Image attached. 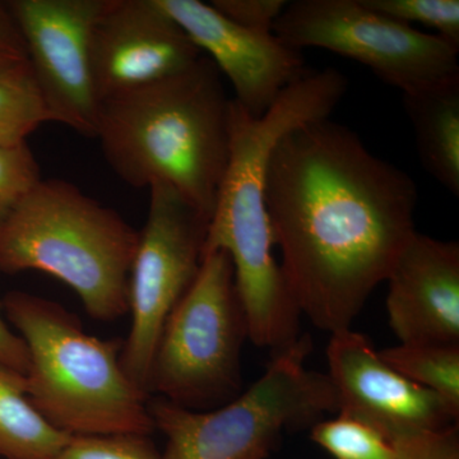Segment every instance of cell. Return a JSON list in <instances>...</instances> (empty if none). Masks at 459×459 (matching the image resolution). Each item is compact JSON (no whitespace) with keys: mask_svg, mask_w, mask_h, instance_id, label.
Returning a JSON list of instances; mask_svg holds the SVG:
<instances>
[{"mask_svg":"<svg viewBox=\"0 0 459 459\" xmlns=\"http://www.w3.org/2000/svg\"><path fill=\"white\" fill-rule=\"evenodd\" d=\"M2 312L25 341L26 395L48 422L71 437L155 431L148 395L123 370V341L87 333L56 301L9 291Z\"/></svg>","mask_w":459,"mask_h":459,"instance_id":"277c9868","label":"cell"},{"mask_svg":"<svg viewBox=\"0 0 459 459\" xmlns=\"http://www.w3.org/2000/svg\"><path fill=\"white\" fill-rule=\"evenodd\" d=\"M41 180L29 146L0 147V225Z\"/></svg>","mask_w":459,"mask_h":459,"instance_id":"7402d4cb","label":"cell"},{"mask_svg":"<svg viewBox=\"0 0 459 459\" xmlns=\"http://www.w3.org/2000/svg\"><path fill=\"white\" fill-rule=\"evenodd\" d=\"M204 54L156 0H108L93 25L91 75L99 104L186 71Z\"/></svg>","mask_w":459,"mask_h":459,"instance_id":"8fae6325","label":"cell"},{"mask_svg":"<svg viewBox=\"0 0 459 459\" xmlns=\"http://www.w3.org/2000/svg\"><path fill=\"white\" fill-rule=\"evenodd\" d=\"M346 90V77L325 68L309 71L287 87L259 117L231 99L229 164L208 225L204 255L214 250L228 253L246 312L247 338L272 352L300 337L301 314L273 255L264 201L268 162L283 135L303 124L327 119Z\"/></svg>","mask_w":459,"mask_h":459,"instance_id":"7a4b0ae2","label":"cell"},{"mask_svg":"<svg viewBox=\"0 0 459 459\" xmlns=\"http://www.w3.org/2000/svg\"><path fill=\"white\" fill-rule=\"evenodd\" d=\"M418 186L327 119L292 129L272 151L264 201L274 247L301 316L351 329L415 234Z\"/></svg>","mask_w":459,"mask_h":459,"instance_id":"6da1fadb","label":"cell"},{"mask_svg":"<svg viewBox=\"0 0 459 459\" xmlns=\"http://www.w3.org/2000/svg\"><path fill=\"white\" fill-rule=\"evenodd\" d=\"M56 459H164V455L150 435H77Z\"/></svg>","mask_w":459,"mask_h":459,"instance_id":"44dd1931","label":"cell"},{"mask_svg":"<svg viewBox=\"0 0 459 459\" xmlns=\"http://www.w3.org/2000/svg\"><path fill=\"white\" fill-rule=\"evenodd\" d=\"M312 338L303 334L272 353L262 377L229 403L192 411L148 398L155 430L165 435L164 459H267L285 431L312 428L340 403L328 374L307 369Z\"/></svg>","mask_w":459,"mask_h":459,"instance_id":"8992f818","label":"cell"},{"mask_svg":"<svg viewBox=\"0 0 459 459\" xmlns=\"http://www.w3.org/2000/svg\"><path fill=\"white\" fill-rule=\"evenodd\" d=\"M71 437L35 410L25 377L0 365V458L56 459Z\"/></svg>","mask_w":459,"mask_h":459,"instance_id":"2e32d148","label":"cell"},{"mask_svg":"<svg viewBox=\"0 0 459 459\" xmlns=\"http://www.w3.org/2000/svg\"><path fill=\"white\" fill-rule=\"evenodd\" d=\"M53 117L29 60L0 66V147H20Z\"/></svg>","mask_w":459,"mask_h":459,"instance_id":"ac0fdd59","label":"cell"},{"mask_svg":"<svg viewBox=\"0 0 459 459\" xmlns=\"http://www.w3.org/2000/svg\"><path fill=\"white\" fill-rule=\"evenodd\" d=\"M208 56L100 105L105 161L135 189L166 184L211 220L230 156L231 99Z\"/></svg>","mask_w":459,"mask_h":459,"instance_id":"3957f363","label":"cell"},{"mask_svg":"<svg viewBox=\"0 0 459 459\" xmlns=\"http://www.w3.org/2000/svg\"><path fill=\"white\" fill-rule=\"evenodd\" d=\"M25 42L12 17L7 3L0 2V66L25 62Z\"/></svg>","mask_w":459,"mask_h":459,"instance_id":"d4e9b609","label":"cell"},{"mask_svg":"<svg viewBox=\"0 0 459 459\" xmlns=\"http://www.w3.org/2000/svg\"><path fill=\"white\" fill-rule=\"evenodd\" d=\"M140 231L62 179H41L0 225V273L39 271L74 289L90 316L129 313Z\"/></svg>","mask_w":459,"mask_h":459,"instance_id":"5b68a950","label":"cell"},{"mask_svg":"<svg viewBox=\"0 0 459 459\" xmlns=\"http://www.w3.org/2000/svg\"><path fill=\"white\" fill-rule=\"evenodd\" d=\"M156 2L229 78L232 100L253 117L267 113L287 87L309 72L301 51L273 32L238 26L201 0Z\"/></svg>","mask_w":459,"mask_h":459,"instance_id":"4fadbf2b","label":"cell"},{"mask_svg":"<svg viewBox=\"0 0 459 459\" xmlns=\"http://www.w3.org/2000/svg\"><path fill=\"white\" fill-rule=\"evenodd\" d=\"M214 9L232 22L255 31L273 32L282 12L285 0H212Z\"/></svg>","mask_w":459,"mask_h":459,"instance_id":"603a6c76","label":"cell"},{"mask_svg":"<svg viewBox=\"0 0 459 459\" xmlns=\"http://www.w3.org/2000/svg\"><path fill=\"white\" fill-rule=\"evenodd\" d=\"M273 33L295 50L319 48L356 60L403 95L459 82V48L362 0L287 2Z\"/></svg>","mask_w":459,"mask_h":459,"instance_id":"ba28073f","label":"cell"},{"mask_svg":"<svg viewBox=\"0 0 459 459\" xmlns=\"http://www.w3.org/2000/svg\"><path fill=\"white\" fill-rule=\"evenodd\" d=\"M420 161L425 170L459 195V82L403 95Z\"/></svg>","mask_w":459,"mask_h":459,"instance_id":"9a60e30c","label":"cell"},{"mask_svg":"<svg viewBox=\"0 0 459 459\" xmlns=\"http://www.w3.org/2000/svg\"><path fill=\"white\" fill-rule=\"evenodd\" d=\"M129 279L132 327L123 341V370L150 397L151 364L166 320L197 277L210 220L166 184L150 188Z\"/></svg>","mask_w":459,"mask_h":459,"instance_id":"9c48e42d","label":"cell"},{"mask_svg":"<svg viewBox=\"0 0 459 459\" xmlns=\"http://www.w3.org/2000/svg\"><path fill=\"white\" fill-rule=\"evenodd\" d=\"M362 3L398 22L430 27L437 31L435 35L459 48L458 0H362Z\"/></svg>","mask_w":459,"mask_h":459,"instance_id":"ffe728a7","label":"cell"},{"mask_svg":"<svg viewBox=\"0 0 459 459\" xmlns=\"http://www.w3.org/2000/svg\"><path fill=\"white\" fill-rule=\"evenodd\" d=\"M327 359L338 413L361 420L392 440L458 425L442 398L392 369L364 334L352 329L331 334Z\"/></svg>","mask_w":459,"mask_h":459,"instance_id":"7c38bea8","label":"cell"},{"mask_svg":"<svg viewBox=\"0 0 459 459\" xmlns=\"http://www.w3.org/2000/svg\"><path fill=\"white\" fill-rule=\"evenodd\" d=\"M0 365L25 377L29 370V351L25 341L9 329L2 318L0 305Z\"/></svg>","mask_w":459,"mask_h":459,"instance_id":"484cf974","label":"cell"},{"mask_svg":"<svg viewBox=\"0 0 459 459\" xmlns=\"http://www.w3.org/2000/svg\"><path fill=\"white\" fill-rule=\"evenodd\" d=\"M389 325L400 343L459 344V244L419 234L386 277Z\"/></svg>","mask_w":459,"mask_h":459,"instance_id":"5bb4252c","label":"cell"},{"mask_svg":"<svg viewBox=\"0 0 459 459\" xmlns=\"http://www.w3.org/2000/svg\"><path fill=\"white\" fill-rule=\"evenodd\" d=\"M377 352L402 377L442 398L459 419V344L400 343Z\"/></svg>","mask_w":459,"mask_h":459,"instance_id":"e0dca14e","label":"cell"},{"mask_svg":"<svg viewBox=\"0 0 459 459\" xmlns=\"http://www.w3.org/2000/svg\"><path fill=\"white\" fill-rule=\"evenodd\" d=\"M246 312L228 253L202 259L188 291L166 320L151 364L148 392L192 411H211L243 388Z\"/></svg>","mask_w":459,"mask_h":459,"instance_id":"52a82bcc","label":"cell"},{"mask_svg":"<svg viewBox=\"0 0 459 459\" xmlns=\"http://www.w3.org/2000/svg\"><path fill=\"white\" fill-rule=\"evenodd\" d=\"M5 3L53 122L96 138L100 104L91 75L90 41L108 0Z\"/></svg>","mask_w":459,"mask_h":459,"instance_id":"30bf717a","label":"cell"},{"mask_svg":"<svg viewBox=\"0 0 459 459\" xmlns=\"http://www.w3.org/2000/svg\"><path fill=\"white\" fill-rule=\"evenodd\" d=\"M310 439L334 459H398L397 440L343 413L310 428Z\"/></svg>","mask_w":459,"mask_h":459,"instance_id":"d6986e66","label":"cell"},{"mask_svg":"<svg viewBox=\"0 0 459 459\" xmlns=\"http://www.w3.org/2000/svg\"><path fill=\"white\" fill-rule=\"evenodd\" d=\"M398 459H459L458 425L398 439Z\"/></svg>","mask_w":459,"mask_h":459,"instance_id":"cb8c5ba5","label":"cell"}]
</instances>
